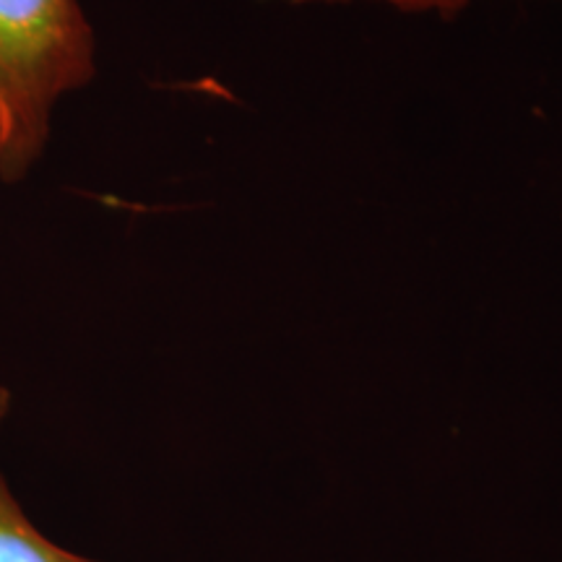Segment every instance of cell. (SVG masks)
<instances>
[{
    "label": "cell",
    "mask_w": 562,
    "mask_h": 562,
    "mask_svg": "<svg viewBox=\"0 0 562 562\" xmlns=\"http://www.w3.org/2000/svg\"><path fill=\"white\" fill-rule=\"evenodd\" d=\"M94 74V30L79 0H0V180L30 175L53 108Z\"/></svg>",
    "instance_id": "1"
},
{
    "label": "cell",
    "mask_w": 562,
    "mask_h": 562,
    "mask_svg": "<svg viewBox=\"0 0 562 562\" xmlns=\"http://www.w3.org/2000/svg\"><path fill=\"white\" fill-rule=\"evenodd\" d=\"M11 391L0 385V425L9 417ZM0 562H102L55 544L30 521L0 474Z\"/></svg>",
    "instance_id": "2"
},
{
    "label": "cell",
    "mask_w": 562,
    "mask_h": 562,
    "mask_svg": "<svg viewBox=\"0 0 562 562\" xmlns=\"http://www.w3.org/2000/svg\"><path fill=\"white\" fill-rule=\"evenodd\" d=\"M334 5H383V9L409 13V16H456L474 0H321Z\"/></svg>",
    "instance_id": "3"
}]
</instances>
